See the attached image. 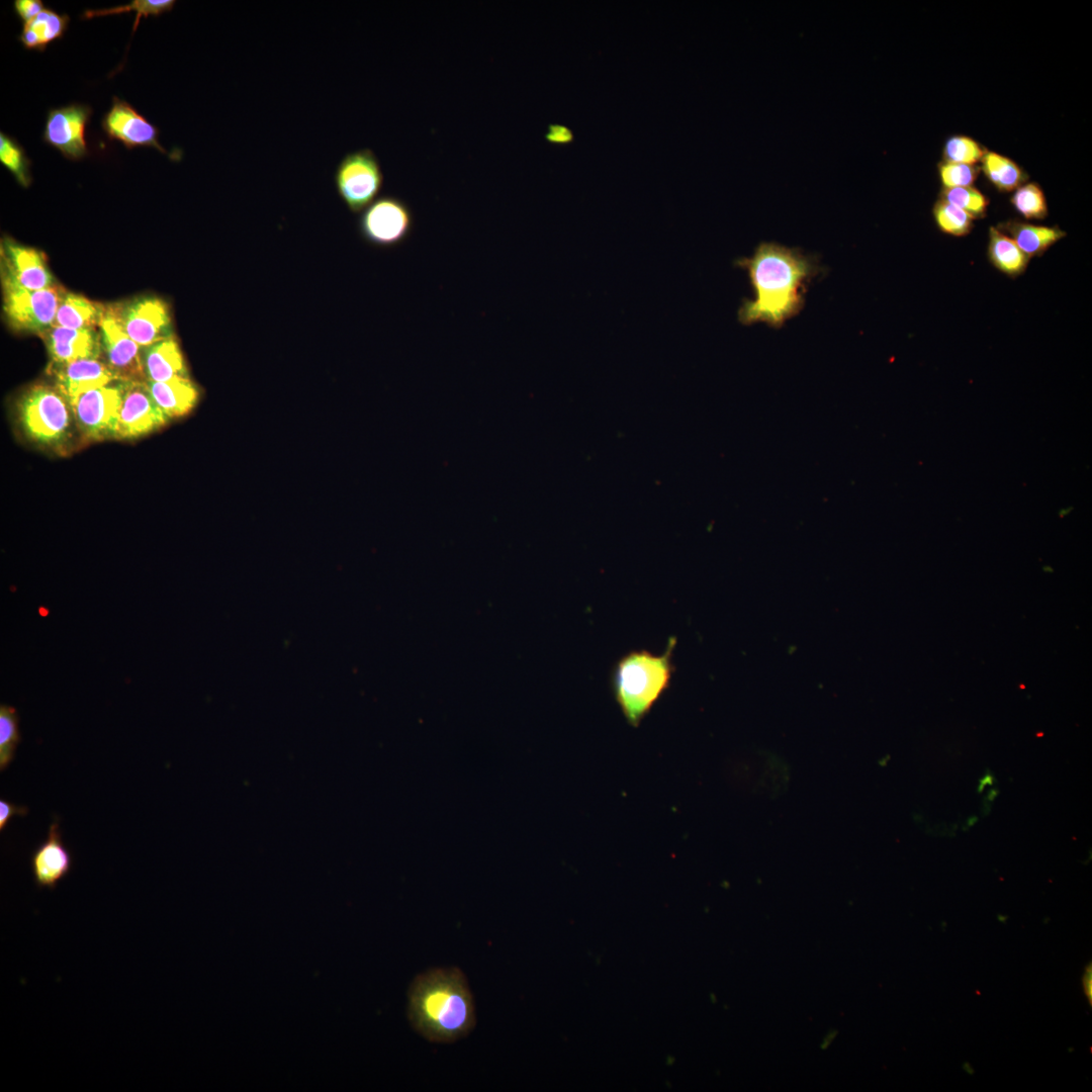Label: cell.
<instances>
[{"label": "cell", "instance_id": "1", "mask_svg": "<svg viewBox=\"0 0 1092 1092\" xmlns=\"http://www.w3.org/2000/svg\"><path fill=\"white\" fill-rule=\"evenodd\" d=\"M735 265L746 270L754 292V299L742 301L738 321L775 329L802 310L807 284L819 271L799 249L776 243H760L750 258H740Z\"/></svg>", "mask_w": 1092, "mask_h": 1092}, {"label": "cell", "instance_id": "2", "mask_svg": "<svg viewBox=\"0 0 1092 1092\" xmlns=\"http://www.w3.org/2000/svg\"><path fill=\"white\" fill-rule=\"evenodd\" d=\"M407 1016L414 1029L429 1041L450 1043L475 1026L473 997L458 968L432 969L413 981Z\"/></svg>", "mask_w": 1092, "mask_h": 1092}, {"label": "cell", "instance_id": "3", "mask_svg": "<svg viewBox=\"0 0 1092 1092\" xmlns=\"http://www.w3.org/2000/svg\"><path fill=\"white\" fill-rule=\"evenodd\" d=\"M675 637L666 649L655 654L646 649L621 656L612 671V690L626 721L637 727L669 688L674 671L672 656Z\"/></svg>", "mask_w": 1092, "mask_h": 1092}, {"label": "cell", "instance_id": "4", "mask_svg": "<svg viewBox=\"0 0 1092 1092\" xmlns=\"http://www.w3.org/2000/svg\"><path fill=\"white\" fill-rule=\"evenodd\" d=\"M17 416L24 435L38 445L61 447L71 436L72 408L57 388H28L17 402Z\"/></svg>", "mask_w": 1092, "mask_h": 1092}, {"label": "cell", "instance_id": "5", "mask_svg": "<svg viewBox=\"0 0 1092 1092\" xmlns=\"http://www.w3.org/2000/svg\"><path fill=\"white\" fill-rule=\"evenodd\" d=\"M334 183L339 197L352 213L362 212L383 186L380 162L371 149L347 153L338 163Z\"/></svg>", "mask_w": 1092, "mask_h": 1092}, {"label": "cell", "instance_id": "6", "mask_svg": "<svg viewBox=\"0 0 1092 1092\" xmlns=\"http://www.w3.org/2000/svg\"><path fill=\"white\" fill-rule=\"evenodd\" d=\"M414 224V213L404 200L383 195L362 211L357 229L361 239L369 245L391 248L411 236Z\"/></svg>", "mask_w": 1092, "mask_h": 1092}, {"label": "cell", "instance_id": "7", "mask_svg": "<svg viewBox=\"0 0 1092 1092\" xmlns=\"http://www.w3.org/2000/svg\"><path fill=\"white\" fill-rule=\"evenodd\" d=\"M127 381L115 380L80 395L70 406L82 436L99 441L115 436Z\"/></svg>", "mask_w": 1092, "mask_h": 1092}, {"label": "cell", "instance_id": "8", "mask_svg": "<svg viewBox=\"0 0 1092 1092\" xmlns=\"http://www.w3.org/2000/svg\"><path fill=\"white\" fill-rule=\"evenodd\" d=\"M64 294L56 286L29 290L3 282L4 312L14 329L41 335L54 326Z\"/></svg>", "mask_w": 1092, "mask_h": 1092}, {"label": "cell", "instance_id": "9", "mask_svg": "<svg viewBox=\"0 0 1092 1092\" xmlns=\"http://www.w3.org/2000/svg\"><path fill=\"white\" fill-rule=\"evenodd\" d=\"M92 114L89 105L71 103L49 110L43 142L57 149L66 159L79 161L89 155L86 127Z\"/></svg>", "mask_w": 1092, "mask_h": 1092}, {"label": "cell", "instance_id": "10", "mask_svg": "<svg viewBox=\"0 0 1092 1092\" xmlns=\"http://www.w3.org/2000/svg\"><path fill=\"white\" fill-rule=\"evenodd\" d=\"M126 334L140 346L149 347L172 337L171 315L166 302L157 297H141L121 307H113Z\"/></svg>", "mask_w": 1092, "mask_h": 1092}, {"label": "cell", "instance_id": "11", "mask_svg": "<svg viewBox=\"0 0 1092 1092\" xmlns=\"http://www.w3.org/2000/svg\"><path fill=\"white\" fill-rule=\"evenodd\" d=\"M106 364L122 381H147L140 346L126 334L113 308H106L99 326Z\"/></svg>", "mask_w": 1092, "mask_h": 1092}, {"label": "cell", "instance_id": "12", "mask_svg": "<svg viewBox=\"0 0 1092 1092\" xmlns=\"http://www.w3.org/2000/svg\"><path fill=\"white\" fill-rule=\"evenodd\" d=\"M169 420L154 400L147 381H127L114 438L145 436L160 429Z\"/></svg>", "mask_w": 1092, "mask_h": 1092}, {"label": "cell", "instance_id": "13", "mask_svg": "<svg viewBox=\"0 0 1092 1092\" xmlns=\"http://www.w3.org/2000/svg\"><path fill=\"white\" fill-rule=\"evenodd\" d=\"M101 127L109 140L120 142L128 150L151 147L162 154L167 153L159 143V129L129 103L116 96L101 120Z\"/></svg>", "mask_w": 1092, "mask_h": 1092}, {"label": "cell", "instance_id": "14", "mask_svg": "<svg viewBox=\"0 0 1092 1092\" xmlns=\"http://www.w3.org/2000/svg\"><path fill=\"white\" fill-rule=\"evenodd\" d=\"M3 282L29 290L54 286V279L43 256L32 248L10 239L3 241Z\"/></svg>", "mask_w": 1092, "mask_h": 1092}, {"label": "cell", "instance_id": "15", "mask_svg": "<svg viewBox=\"0 0 1092 1092\" xmlns=\"http://www.w3.org/2000/svg\"><path fill=\"white\" fill-rule=\"evenodd\" d=\"M41 336L44 337L52 367L82 359H99L102 355L100 333L95 329L53 326Z\"/></svg>", "mask_w": 1092, "mask_h": 1092}, {"label": "cell", "instance_id": "16", "mask_svg": "<svg viewBox=\"0 0 1092 1092\" xmlns=\"http://www.w3.org/2000/svg\"><path fill=\"white\" fill-rule=\"evenodd\" d=\"M56 388L69 404L90 390L118 380L108 365L99 359H82L52 367Z\"/></svg>", "mask_w": 1092, "mask_h": 1092}, {"label": "cell", "instance_id": "17", "mask_svg": "<svg viewBox=\"0 0 1092 1092\" xmlns=\"http://www.w3.org/2000/svg\"><path fill=\"white\" fill-rule=\"evenodd\" d=\"M72 868V856L64 845L58 820L50 825L47 839L31 856V870L38 888L55 889Z\"/></svg>", "mask_w": 1092, "mask_h": 1092}, {"label": "cell", "instance_id": "18", "mask_svg": "<svg viewBox=\"0 0 1092 1092\" xmlns=\"http://www.w3.org/2000/svg\"><path fill=\"white\" fill-rule=\"evenodd\" d=\"M142 355L148 381L189 377L182 351L173 336L144 348Z\"/></svg>", "mask_w": 1092, "mask_h": 1092}, {"label": "cell", "instance_id": "19", "mask_svg": "<svg viewBox=\"0 0 1092 1092\" xmlns=\"http://www.w3.org/2000/svg\"><path fill=\"white\" fill-rule=\"evenodd\" d=\"M147 385L156 403L170 420L190 413L199 399L198 387L189 377L163 382L147 380Z\"/></svg>", "mask_w": 1092, "mask_h": 1092}, {"label": "cell", "instance_id": "20", "mask_svg": "<svg viewBox=\"0 0 1092 1092\" xmlns=\"http://www.w3.org/2000/svg\"><path fill=\"white\" fill-rule=\"evenodd\" d=\"M997 229L1011 238L1028 258L1042 255L1066 236L1058 226L1036 225L1017 219L1002 222Z\"/></svg>", "mask_w": 1092, "mask_h": 1092}, {"label": "cell", "instance_id": "21", "mask_svg": "<svg viewBox=\"0 0 1092 1092\" xmlns=\"http://www.w3.org/2000/svg\"><path fill=\"white\" fill-rule=\"evenodd\" d=\"M69 21L70 17L67 14L44 8L34 18L23 24L18 39L26 50L43 52L51 42L64 36Z\"/></svg>", "mask_w": 1092, "mask_h": 1092}, {"label": "cell", "instance_id": "22", "mask_svg": "<svg viewBox=\"0 0 1092 1092\" xmlns=\"http://www.w3.org/2000/svg\"><path fill=\"white\" fill-rule=\"evenodd\" d=\"M106 308L81 295L65 293L57 310L54 326L69 329L99 327Z\"/></svg>", "mask_w": 1092, "mask_h": 1092}, {"label": "cell", "instance_id": "23", "mask_svg": "<svg viewBox=\"0 0 1092 1092\" xmlns=\"http://www.w3.org/2000/svg\"><path fill=\"white\" fill-rule=\"evenodd\" d=\"M988 256L999 271L1010 277L1023 273L1029 261L1013 240L995 226L989 230Z\"/></svg>", "mask_w": 1092, "mask_h": 1092}, {"label": "cell", "instance_id": "24", "mask_svg": "<svg viewBox=\"0 0 1092 1092\" xmlns=\"http://www.w3.org/2000/svg\"><path fill=\"white\" fill-rule=\"evenodd\" d=\"M980 162V170L1000 191L1015 190L1024 184L1028 178L1017 163L999 153L986 150Z\"/></svg>", "mask_w": 1092, "mask_h": 1092}, {"label": "cell", "instance_id": "25", "mask_svg": "<svg viewBox=\"0 0 1092 1092\" xmlns=\"http://www.w3.org/2000/svg\"><path fill=\"white\" fill-rule=\"evenodd\" d=\"M0 162L22 187L29 186L30 160L22 146L2 131L0 132Z\"/></svg>", "mask_w": 1092, "mask_h": 1092}, {"label": "cell", "instance_id": "26", "mask_svg": "<svg viewBox=\"0 0 1092 1092\" xmlns=\"http://www.w3.org/2000/svg\"><path fill=\"white\" fill-rule=\"evenodd\" d=\"M19 718L14 707L0 706V770H5L12 762L15 750L21 740Z\"/></svg>", "mask_w": 1092, "mask_h": 1092}, {"label": "cell", "instance_id": "27", "mask_svg": "<svg viewBox=\"0 0 1092 1092\" xmlns=\"http://www.w3.org/2000/svg\"><path fill=\"white\" fill-rule=\"evenodd\" d=\"M175 3L176 2L173 0H133L129 4L123 6L97 10H86L83 13L82 18L90 19L93 17L115 15L133 11L136 14L132 28V31L134 32L141 17L147 18L149 16H159L165 12L172 10Z\"/></svg>", "mask_w": 1092, "mask_h": 1092}, {"label": "cell", "instance_id": "28", "mask_svg": "<svg viewBox=\"0 0 1092 1092\" xmlns=\"http://www.w3.org/2000/svg\"><path fill=\"white\" fill-rule=\"evenodd\" d=\"M1011 203L1027 219H1043L1049 213L1044 193L1035 182L1024 183L1015 189Z\"/></svg>", "mask_w": 1092, "mask_h": 1092}, {"label": "cell", "instance_id": "29", "mask_svg": "<svg viewBox=\"0 0 1092 1092\" xmlns=\"http://www.w3.org/2000/svg\"><path fill=\"white\" fill-rule=\"evenodd\" d=\"M933 217L939 230L951 236H966L973 228L974 218L969 213L941 197L933 206Z\"/></svg>", "mask_w": 1092, "mask_h": 1092}, {"label": "cell", "instance_id": "30", "mask_svg": "<svg viewBox=\"0 0 1092 1092\" xmlns=\"http://www.w3.org/2000/svg\"><path fill=\"white\" fill-rule=\"evenodd\" d=\"M985 152L986 149L981 144L968 135H951L943 146L942 161L977 165Z\"/></svg>", "mask_w": 1092, "mask_h": 1092}, {"label": "cell", "instance_id": "31", "mask_svg": "<svg viewBox=\"0 0 1092 1092\" xmlns=\"http://www.w3.org/2000/svg\"><path fill=\"white\" fill-rule=\"evenodd\" d=\"M940 197L969 213L973 218L983 217L989 200L973 186L943 188Z\"/></svg>", "mask_w": 1092, "mask_h": 1092}, {"label": "cell", "instance_id": "32", "mask_svg": "<svg viewBox=\"0 0 1092 1092\" xmlns=\"http://www.w3.org/2000/svg\"><path fill=\"white\" fill-rule=\"evenodd\" d=\"M980 173L978 165L948 163L938 164V175L943 188L972 186Z\"/></svg>", "mask_w": 1092, "mask_h": 1092}, {"label": "cell", "instance_id": "33", "mask_svg": "<svg viewBox=\"0 0 1092 1092\" xmlns=\"http://www.w3.org/2000/svg\"><path fill=\"white\" fill-rule=\"evenodd\" d=\"M44 8L40 0H15L13 4L14 12L23 24L34 18Z\"/></svg>", "mask_w": 1092, "mask_h": 1092}, {"label": "cell", "instance_id": "34", "mask_svg": "<svg viewBox=\"0 0 1092 1092\" xmlns=\"http://www.w3.org/2000/svg\"><path fill=\"white\" fill-rule=\"evenodd\" d=\"M28 813V809L25 806H16L15 804L1 799L0 800V830L3 831L8 822L14 815L25 816Z\"/></svg>", "mask_w": 1092, "mask_h": 1092}, {"label": "cell", "instance_id": "35", "mask_svg": "<svg viewBox=\"0 0 1092 1092\" xmlns=\"http://www.w3.org/2000/svg\"><path fill=\"white\" fill-rule=\"evenodd\" d=\"M545 138L548 142L553 144H566L572 141V133L563 125L550 124Z\"/></svg>", "mask_w": 1092, "mask_h": 1092}, {"label": "cell", "instance_id": "36", "mask_svg": "<svg viewBox=\"0 0 1092 1092\" xmlns=\"http://www.w3.org/2000/svg\"><path fill=\"white\" fill-rule=\"evenodd\" d=\"M1091 975H1092L1091 974V966H1089V968L1087 966L1086 973H1085V975L1083 977V986H1084L1085 994H1086V996H1087L1090 1003H1091V999H1092V976Z\"/></svg>", "mask_w": 1092, "mask_h": 1092}, {"label": "cell", "instance_id": "37", "mask_svg": "<svg viewBox=\"0 0 1092 1092\" xmlns=\"http://www.w3.org/2000/svg\"><path fill=\"white\" fill-rule=\"evenodd\" d=\"M987 784H988V785H992V784H993V778H992V776H991V775H989V774H987V775H986V776H985V777H984V778H983V779L981 780V783H980V786H979V792H981V791H982V790L984 789V787H985V786H986Z\"/></svg>", "mask_w": 1092, "mask_h": 1092}, {"label": "cell", "instance_id": "38", "mask_svg": "<svg viewBox=\"0 0 1092 1092\" xmlns=\"http://www.w3.org/2000/svg\"><path fill=\"white\" fill-rule=\"evenodd\" d=\"M964 1070L966 1072H968L969 1074H971V1075L974 1074V1070L971 1068V1066L968 1063L964 1064Z\"/></svg>", "mask_w": 1092, "mask_h": 1092}, {"label": "cell", "instance_id": "39", "mask_svg": "<svg viewBox=\"0 0 1092 1092\" xmlns=\"http://www.w3.org/2000/svg\"><path fill=\"white\" fill-rule=\"evenodd\" d=\"M997 793H998V792H997L996 790H991V791L989 792V799H990V800H993V799H994V797H995V796L997 795Z\"/></svg>", "mask_w": 1092, "mask_h": 1092}, {"label": "cell", "instance_id": "40", "mask_svg": "<svg viewBox=\"0 0 1092 1092\" xmlns=\"http://www.w3.org/2000/svg\"><path fill=\"white\" fill-rule=\"evenodd\" d=\"M976 822V817L970 818L969 826H972Z\"/></svg>", "mask_w": 1092, "mask_h": 1092}, {"label": "cell", "instance_id": "41", "mask_svg": "<svg viewBox=\"0 0 1092 1092\" xmlns=\"http://www.w3.org/2000/svg\"><path fill=\"white\" fill-rule=\"evenodd\" d=\"M998 919H999L1000 921H1005V920L1007 919V917H1006V916H1001V915H1000V916H998Z\"/></svg>", "mask_w": 1092, "mask_h": 1092}]
</instances>
